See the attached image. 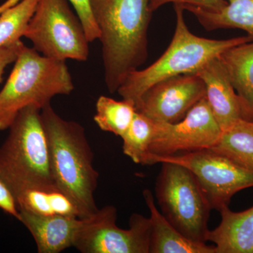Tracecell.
<instances>
[{"label":"cell","mask_w":253,"mask_h":253,"mask_svg":"<svg viewBox=\"0 0 253 253\" xmlns=\"http://www.w3.org/2000/svg\"><path fill=\"white\" fill-rule=\"evenodd\" d=\"M155 122L156 128L149 154L156 156H172L179 152L212 149L222 131L206 97L195 105L179 122Z\"/></svg>","instance_id":"obj_10"},{"label":"cell","mask_w":253,"mask_h":253,"mask_svg":"<svg viewBox=\"0 0 253 253\" xmlns=\"http://www.w3.org/2000/svg\"><path fill=\"white\" fill-rule=\"evenodd\" d=\"M102 46L105 83L114 94L148 57L150 0H90Z\"/></svg>","instance_id":"obj_1"},{"label":"cell","mask_w":253,"mask_h":253,"mask_svg":"<svg viewBox=\"0 0 253 253\" xmlns=\"http://www.w3.org/2000/svg\"><path fill=\"white\" fill-rule=\"evenodd\" d=\"M23 44L19 41L0 49V83L3 81L5 69L11 63L15 62Z\"/></svg>","instance_id":"obj_26"},{"label":"cell","mask_w":253,"mask_h":253,"mask_svg":"<svg viewBox=\"0 0 253 253\" xmlns=\"http://www.w3.org/2000/svg\"><path fill=\"white\" fill-rule=\"evenodd\" d=\"M143 196L150 212L149 253H216L214 246L191 241L176 230L160 212L149 189Z\"/></svg>","instance_id":"obj_14"},{"label":"cell","mask_w":253,"mask_h":253,"mask_svg":"<svg viewBox=\"0 0 253 253\" xmlns=\"http://www.w3.org/2000/svg\"><path fill=\"white\" fill-rule=\"evenodd\" d=\"M219 212L220 224L207 236L216 253H253V206L238 212L227 206Z\"/></svg>","instance_id":"obj_15"},{"label":"cell","mask_w":253,"mask_h":253,"mask_svg":"<svg viewBox=\"0 0 253 253\" xmlns=\"http://www.w3.org/2000/svg\"><path fill=\"white\" fill-rule=\"evenodd\" d=\"M204 97V81L196 73H185L151 86L141 96L136 109L155 121L176 123Z\"/></svg>","instance_id":"obj_11"},{"label":"cell","mask_w":253,"mask_h":253,"mask_svg":"<svg viewBox=\"0 0 253 253\" xmlns=\"http://www.w3.org/2000/svg\"><path fill=\"white\" fill-rule=\"evenodd\" d=\"M21 0H6L4 3L0 5V16L6 10L17 4Z\"/></svg>","instance_id":"obj_27"},{"label":"cell","mask_w":253,"mask_h":253,"mask_svg":"<svg viewBox=\"0 0 253 253\" xmlns=\"http://www.w3.org/2000/svg\"><path fill=\"white\" fill-rule=\"evenodd\" d=\"M174 7L175 31L168 49L149 67L129 73L118 88L120 96L132 101L135 106L145 91L158 82L178 75L197 73L226 49L253 41L249 35L220 41L196 36L186 26L184 9L180 4H174Z\"/></svg>","instance_id":"obj_3"},{"label":"cell","mask_w":253,"mask_h":253,"mask_svg":"<svg viewBox=\"0 0 253 253\" xmlns=\"http://www.w3.org/2000/svg\"><path fill=\"white\" fill-rule=\"evenodd\" d=\"M74 89L66 61L46 57L22 44L14 68L0 91V131L9 129L25 108L42 110L57 95Z\"/></svg>","instance_id":"obj_5"},{"label":"cell","mask_w":253,"mask_h":253,"mask_svg":"<svg viewBox=\"0 0 253 253\" xmlns=\"http://www.w3.org/2000/svg\"><path fill=\"white\" fill-rule=\"evenodd\" d=\"M212 149L253 172V121L239 120L221 131Z\"/></svg>","instance_id":"obj_19"},{"label":"cell","mask_w":253,"mask_h":253,"mask_svg":"<svg viewBox=\"0 0 253 253\" xmlns=\"http://www.w3.org/2000/svg\"><path fill=\"white\" fill-rule=\"evenodd\" d=\"M218 58L239 96L243 119L253 121V41L232 46Z\"/></svg>","instance_id":"obj_16"},{"label":"cell","mask_w":253,"mask_h":253,"mask_svg":"<svg viewBox=\"0 0 253 253\" xmlns=\"http://www.w3.org/2000/svg\"><path fill=\"white\" fill-rule=\"evenodd\" d=\"M38 0H21L0 16V49L21 41Z\"/></svg>","instance_id":"obj_22"},{"label":"cell","mask_w":253,"mask_h":253,"mask_svg":"<svg viewBox=\"0 0 253 253\" xmlns=\"http://www.w3.org/2000/svg\"><path fill=\"white\" fill-rule=\"evenodd\" d=\"M169 162L184 166L197 178L212 209L227 207L234 195L253 187V172L238 166L212 149L172 156L149 154L144 166Z\"/></svg>","instance_id":"obj_8"},{"label":"cell","mask_w":253,"mask_h":253,"mask_svg":"<svg viewBox=\"0 0 253 253\" xmlns=\"http://www.w3.org/2000/svg\"><path fill=\"white\" fill-rule=\"evenodd\" d=\"M73 5L76 14L81 20L86 38L89 42L99 40V28L93 16L90 0H68Z\"/></svg>","instance_id":"obj_23"},{"label":"cell","mask_w":253,"mask_h":253,"mask_svg":"<svg viewBox=\"0 0 253 253\" xmlns=\"http://www.w3.org/2000/svg\"><path fill=\"white\" fill-rule=\"evenodd\" d=\"M228 4L219 11H211L191 5H181L196 16L208 31L240 29L253 38V0H226Z\"/></svg>","instance_id":"obj_17"},{"label":"cell","mask_w":253,"mask_h":253,"mask_svg":"<svg viewBox=\"0 0 253 253\" xmlns=\"http://www.w3.org/2000/svg\"><path fill=\"white\" fill-rule=\"evenodd\" d=\"M169 3L191 5L211 11H219L228 4L226 0H150V9L153 12Z\"/></svg>","instance_id":"obj_24"},{"label":"cell","mask_w":253,"mask_h":253,"mask_svg":"<svg viewBox=\"0 0 253 253\" xmlns=\"http://www.w3.org/2000/svg\"><path fill=\"white\" fill-rule=\"evenodd\" d=\"M18 210L41 215H61L82 219L77 205L59 189H29L16 198Z\"/></svg>","instance_id":"obj_18"},{"label":"cell","mask_w":253,"mask_h":253,"mask_svg":"<svg viewBox=\"0 0 253 253\" xmlns=\"http://www.w3.org/2000/svg\"><path fill=\"white\" fill-rule=\"evenodd\" d=\"M156 122L142 113L136 111L130 126L122 136L123 151L133 162L144 166L149 154Z\"/></svg>","instance_id":"obj_21"},{"label":"cell","mask_w":253,"mask_h":253,"mask_svg":"<svg viewBox=\"0 0 253 253\" xmlns=\"http://www.w3.org/2000/svg\"><path fill=\"white\" fill-rule=\"evenodd\" d=\"M155 193L161 213L182 235L207 242L208 221L212 209L197 178L176 163H161Z\"/></svg>","instance_id":"obj_6"},{"label":"cell","mask_w":253,"mask_h":253,"mask_svg":"<svg viewBox=\"0 0 253 253\" xmlns=\"http://www.w3.org/2000/svg\"><path fill=\"white\" fill-rule=\"evenodd\" d=\"M41 112L35 106L23 109L0 146V179L15 199L26 190L58 189L50 168Z\"/></svg>","instance_id":"obj_4"},{"label":"cell","mask_w":253,"mask_h":253,"mask_svg":"<svg viewBox=\"0 0 253 253\" xmlns=\"http://www.w3.org/2000/svg\"><path fill=\"white\" fill-rule=\"evenodd\" d=\"M41 113L56 185L76 203L82 219L90 217L99 209L94 193L99 174L93 165L94 154L84 128L80 123L63 119L51 104Z\"/></svg>","instance_id":"obj_2"},{"label":"cell","mask_w":253,"mask_h":253,"mask_svg":"<svg viewBox=\"0 0 253 253\" xmlns=\"http://www.w3.org/2000/svg\"><path fill=\"white\" fill-rule=\"evenodd\" d=\"M0 208L4 212L7 213L20 221L19 210L14 194L8 186L0 179Z\"/></svg>","instance_id":"obj_25"},{"label":"cell","mask_w":253,"mask_h":253,"mask_svg":"<svg viewBox=\"0 0 253 253\" xmlns=\"http://www.w3.org/2000/svg\"><path fill=\"white\" fill-rule=\"evenodd\" d=\"M20 221L33 236L39 253H59L73 247L83 219L61 215H41L19 210Z\"/></svg>","instance_id":"obj_13"},{"label":"cell","mask_w":253,"mask_h":253,"mask_svg":"<svg viewBox=\"0 0 253 253\" xmlns=\"http://www.w3.org/2000/svg\"><path fill=\"white\" fill-rule=\"evenodd\" d=\"M23 37L50 59L84 61L89 56V42L68 0H38Z\"/></svg>","instance_id":"obj_7"},{"label":"cell","mask_w":253,"mask_h":253,"mask_svg":"<svg viewBox=\"0 0 253 253\" xmlns=\"http://www.w3.org/2000/svg\"><path fill=\"white\" fill-rule=\"evenodd\" d=\"M117 217L116 207L106 206L83 219L73 247L82 253H149V217L134 213L124 229L116 224Z\"/></svg>","instance_id":"obj_9"},{"label":"cell","mask_w":253,"mask_h":253,"mask_svg":"<svg viewBox=\"0 0 253 253\" xmlns=\"http://www.w3.org/2000/svg\"><path fill=\"white\" fill-rule=\"evenodd\" d=\"M136 112L135 104L129 100L116 101L100 96L96 103L94 122L104 131L122 137L132 122Z\"/></svg>","instance_id":"obj_20"},{"label":"cell","mask_w":253,"mask_h":253,"mask_svg":"<svg viewBox=\"0 0 253 253\" xmlns=\"http://www.w3.org/2000/svg\"><path fill=\"white\" fill-rule=\"evenodd\" d=\"M204 81L206 99L221 131L243 119L239 96L219 58H214L196 73Z\"/></svg>","instance_id":"obj_12"}]
</instances>
